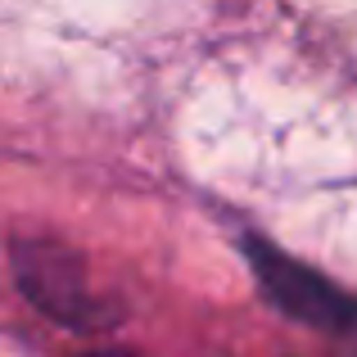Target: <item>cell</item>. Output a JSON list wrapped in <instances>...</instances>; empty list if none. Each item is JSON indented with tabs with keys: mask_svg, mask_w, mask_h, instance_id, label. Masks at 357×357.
Listing matches in <instances>:
<instances>
[{
	"mask_svg": "<svg viewBox=\"0 0 357 357\" xmlns=\"http://www.w3.org/2000/svg\"><path fill=\"white\" fill-rule=\"evenodd\" d=\"M77 357H131V353H77Z\"/></svg>",
	"mask_w": 357,
	"mask_h": 357,
	"instance_id": "obj_3",
	"label": "cell"
},
{
	"mask_svg": "<svg viewBox=\"0 0 357 357\" xmlns=\"http://www.w3.org/2000/svg\"><path fill=\"white\" fill-rule=\"evenodd\" d=\"M9 267H14V285L41 317L68 331H100L114 326L118 317L109 303H100L86 285V267L82 258L59 240H14L9 249Z\"/></svg>",
	"mask_w": 357,
	"mask_h": 357,
	"instance_id": "obj_2",
	"label": "cell"
},
{
	"mask_svg": "<svg viewBox=\"0 0 357 357\" xmlns=\"http://www.w3.org/2000/svg\"><path fill=\"white\" fill-rule=\"evenodd\" d=\"M240 249L253 267V280H258L262 298L280 317H289L298 326H312V331H326V335L357 340V298L344 285H335L331 276H321L307 262L280 253L267 236H253V231L240 240Z\"/></svg>",
	"mask_w": 357,
	"mask_h": 357,
	"instance_id": "obj_1",
	"label": "cell"
}]
</instances>
